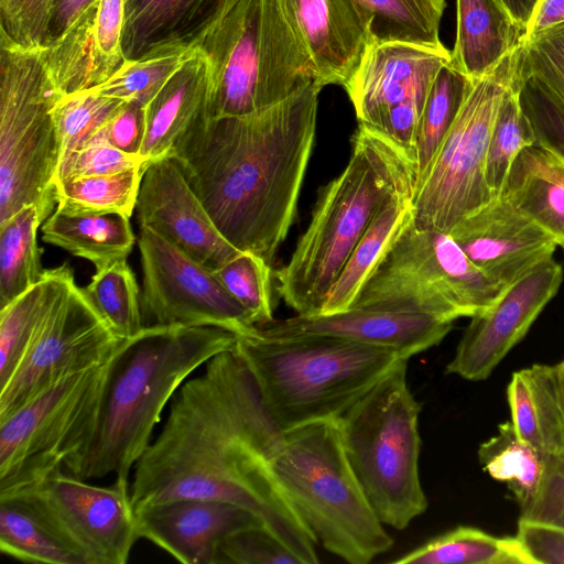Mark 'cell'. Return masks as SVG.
I'll use <instances>...</instances> for the list:
<instances>
[{
	"mask_svg": "<svg viewBox=\"0 0 564 564\" xmlns=\"http://www.w3.org/2000/svg\"><path fill=\"white\" fill-rule=\"evenodd\" d=\"M95 0H54L44 46L59 37Z\"/></svg>",
	"mask_w": 564,
	"mask_h": 564,
	"instance_id": "52",
	"label": "cell"
},
{
	"mask_svg": "<svg viewBox=\"0 0 564 564\" xmlns=\"http://www.w3.org/2000/svg\"><path fill=\"white\" fill-rule=\"evenodd\" d=\"M520 519L564 529V454L546 455L538 492Z\"/></svg>",
	"mask_w": 564,
	"mask_h": 564,
	"instance_id": "48",
	"label": "cell"
},
{
	"mask_svg": "<svg viewBox=\"0 0 564 564\" xmlns=\"http://www.w3.org/2000/svg\"><path fill=\"white\" fill-rule=\"evenodd\" d=\"M239 336L214 326H149L109 360L91 434L65 468L84 479L129 476L152 442L167 402L200 366L234 349Z\"/></svg>",
	"mask_w": 564,
	"mask_h": 564,
	"instance_id": "3",
	"label": "cell"
},
{
	"mask_svg": "<svg viewBox=\"0 0 564 564\" xmlns=\"http://www.w3.org/2000/svg\"><path fill=\"white\" fill-rule=\"evenodd\" d=\"M138 166L143 167L140 155L112 147L101 129L85 147L73 152L58 165L55 185L73 177L112 174Z\"/></svg>",
	"mask_w": 564,
	"mask_h": 564,
	"instance_id": "47",
	"label": "cell"
},
{
	"mask_svg": "<svg viewBox=\"0 0 564 564\" xmlns=\"http://www.w3.org/2000/svg\"><path fill=\"white\" fill-rule=\"evenodd\" d=\"M519 80L522 90L564 115V22L522 40Z\"/></svg>",
	"mask_w": 564,
	"mask_h": 564,
	"instance_id": "42",
	"label": "cell"
},
{
	"mask_svg": "<svg viewBox=\"0 0 564 564\" xmlns=\"http://www.w3.org/2000/svg\"><path fill=\"white\" fill-rule=\"evenodd\" d=\"M503 195L564 243V183L536 145L523 150L511 169Z\"/></svg>",
	"mask_w": 564,
	"mask_h": 564,
	"instance_id": "29",
	"label": "cell"
},
{
	"mask_svg": "<svg viewBox=\"0 0 564 564\" xmlns=\"http://www.w3.org/2000/svg\"><path fill=\"white\" fill-rule=\"evenodd\" d=\"M257 332V330H256ZM236 350L283 432L338 420L403 358L376 346L330 336H240Z\"/></svg>",
	"mask_w": 564,
	"mask_h": 564,
	"instance_id": "6",
	"label": "cell"
},
{
	"mask_svg": "<svg viewBox=\"0 0 564 564\" xmlns=\"http://www.w3.org/2000/svg\"><path fill=\"white\" fill-rule=\"evenodd\" d=\"M370 23L373 43L443 45L440 24L445 0H354Z\"/></svg>",
	"mask_w": 564,
	"mask_h": 564,
	"instance_id": "36",
	"label": "cell"
},
{
	"mask_svg": "<svg viewBox=\"0 0 564 564\" xmlns=\"http://www.w3.org/2000/svg\"><path fill=\"white\" fill-rule=\"evenodd\" d=\"M0 550L29 563L84 564L80 555L18 497H0Z\"/></svg>",
	"mask_w": 564,
	"mask_h": 564,
	"instance_id": "32",
	"label": "cell"
},
{
	"mask_svg": "<svg viewBox=\"0 0 564 564\" xmlns=\"http://www.w3.org/2000/svg\"><path fill=\"white\" fill-rule=\"evenodd\" d=\"M452 327V322L416 313L349 307L327 315L296 314L285 319H273L257 326L256 334L264 338L304 335L337 337L386 348L409 360L438 345Z\"/></svg>",
	"mask_w": 564,
	"mask_h": 564,
	"instance_id": "21",
	"label": "cell"
},
{
	"mask_svg": "<svg viewBox=\"0 0 564 564\" xmlns=\"http://www.w3.org/2000/svg\"><path fill=\"white\" fill-rule=\"evenodd\" d=\"M322 89L314 82L246 116L210 119L203 112L167 155L221 235L270 265L296 214Z\"/></svg>",
	"mask_w": 564,
	"mask_h": 564,
	"instance_id": "2",
	"label": "cell"
},
{
	"mask_svg": "<svg viewBox=\"0 0 564 564\" xmlns=\"http://www.w3.org/2000/svg\"><path fill=\"white\" fill-rule=\"evenodd\" d=\"M395 564H533L517 536H494L458 527L403 556Z\"/></svg>",
	"mask_w": 564,
	"mask_h": 564,
	"instance_id": "31",
	"label": "cell"
},
{
	"mask_svg": "<svg viewBox=\"0 0 564 564\" xmlns=\"http://www.w3.org/2000/svg\"><path fill=\"white\" fill-rule=\"evenodd\" d=\"M507 288L481 272L449 234L417 229L411 212L350 307L453 323L488 310Z\"/></svg>",
	"mask_w": 564,
	"mask_h": 564,
	"instance_id": "9",
	"label": "cell"
},
{
	"mask_svg": "<svg viewBox=\"0 0 564 564\" xmlns=\"http://www.w3.org/2000/svg\"><path fill=\"white\" fill-rule=\"evenodd\" d=\"M518 435L545 455L564 454V404L556 366L533 365L513 372L507 388Z\"/></svg>",
	"mask_w": 564,
	"mask_h": 564,
	"instance_id": "26",
	"label": "cell"
},
{
	"mask_svg": "<svg viewBox=\"0 0 564 564\" xmlns=\"http://www.w3.org/2000/svg\"><path fill=\"white\" fill-rule=\"evenodd\" d=\"M109 360L56 381L0 420V494L64 469L83 449L97 417Z\"/></svg>",
	"mask_w": 564,
	"mask_h": 564,
	"instance_id": "12",
	"label": "cell"
},
{
	"mask_svg": "<svg viewBox=\"0 0 564 564\" xmlns=\"http://www.w3.org/2000/svg\"><path fill=\"white\" fill-rule=\"evenodd\" d=\"M54 0H0V33L26 50L43 48Z\"/></svg>",
	"mask_w": 564,
	"mask_h": 564,
	"instance_id": "46",
	"label": "cell"
},
{
	"mask_svg": "<svg viewBox=\"0 0 564 564\" xmlns=\"http://www.w3.org/2000/svg\"><path fill=\"white\" fill-rule=\"evenodd\" d=\"M83 289L119 338L133 337L143 329L141 294L127 259L97 269Z\"/></svg>",
	"mask_w": 564,
	"mask_h": 564,
	"instance_id": "39",
	"label": "cell"
},
{
	"mask_svg": "<svg viewBox=\"0 0 564 564\" xmlns=\"http://www.w3.org/2000/svg\"><path fill=\"white\" fill-rule=\"evenodd\" d=\"M520 55L521 44L474 80L415 187L411 212L417 229L449 234L459 221L495 199L486 182L488 148L503 98L519 80Z\"/></svg>",
	"mask_w": 564,
	"mask_h": 564,
	"instance_id": "11",
	"label": "cell"
},
{
	"mask_svg": "<svg viewBox=\"0 0 564 564\" xmlns=\"http://www.w3.org/2000/svg\"><path fill=\"white\" fill-rule=\"evenodd\" d=\"M477 456L489 476L507 484L520 510L531 502L544 474L546 455L523 441L511 421L498 425L497 434L480 444Z\"/></svg>",
	"mask_w": 564,
	"mask_h": 564,
	"instance_id": "35",
	"label": "cell"
},
{
	"mask_svg": "<svg viewBox=\"0 0 564 564\" xmlns=\"http://www.w3.org/2000/svg\"><path fill=\"white\" fill-rule=\"evenodd\" d=\"M473 84L474 80L455 69L451 62L436 74L417 126L415 140L416 185L427 172Z\"/></svg>",
	"mask_w": 564,
	"mask_h": 564,
	"instance_id": "38",
	"label": "cell"
},
{
	"mask_svg": "<svg viewBox=\"0 0 564 564\" xmlns=\"http://www.w3.org/2000/svg\"><path fill=\"white\" fill-rule=\"evenodd\" d=\"M127 0H95L42 50L48 80L62 97L106 82L124 63Z\"/></svg>",
	"mask_w": 564,
	"mask_h": 564,
	"instance_id": "20",
	"label": "cell"
},
{
	"mask_svg": "<svg viewBox=\"0 0 564 564\" xmlns=\"http://www.w3.org/2000/svg\"><path fill=\"white\" fill-rule=\"evenodd\" d=\"M272 468L300 518L327 552L350 564H367L393 545L350 467L338 420L283 433Z\"/></svg>",
	"mask_w": 564,
	"mask_h": 564,
	"instance_id": "7",
	"label": "cell"
},
{
	"mask_svg": "<svg viewBox=\"0 0 564 564\" xmlns=\"http://www.w3.org/2000/svg\"><path fill=\"white\" fill-rule=\"evenodd\" d=\"M142 166L105 175L68 178L55 185V210L66 214H121L131 217L140 192Z\"/></svg>",
	"mask_w": 564,
	"mask_h": 564,
	"instance_id": "37",
	"label": "cell"
},
{
	"mask_svg": "<svg viewBox=\"0 0 564 564\" xmlns=\"http://www.w3.org/2000/svg\"><path fill=\"white\" fill-rule=\"evenodd\" d=\"M563 278L561 264L551 258L511 283L492 306L471 317L446 372L487 379L556 295Z\"/></svg>",
	"mask_w": 564,
	"mask_h": 564,
	"instance_id": "16",
	"label": "cell"
},
{
	"mask_svg": "<svg viewBox=\"0 0 564 564\" xmlns=\"http://www.w3.org/2000/svg\"><path fill=\"white\" fill-rule=\"evenodd\" d=\"M135 212L140 227L151 229L212 271L242 252L218 230L171 156L155 160L144 170Z\"/></svg>",
	"mask_w": 564,
	"mask_h": 564,
	"instance_id": "17",
	"label": "cell"
},
{
	"mask_svg": "<svg viewBox=\"0 0 564 564\" xmlns=\"http://www.w3.org/2000/svg\"><path fill=\"white\" fill-rule=\"evenodd\" d=\"M192 53V46L177 45L126 59L106 82L88 89L144 107Z\"/></svg>",
	"mask_w": 564,
	"mask_h": 564,
	"instance_id": "40",
	"label": "cell"
},
{
	"mask_svg": "<svg viewBox=\"0 0 564 564\" xmlns=\"http://www.w3.org/2000/svg\"><path fill=\"white\" fill-rule=\"evenodd\" d=\"M214 564H302L264 525L228 535L218 546Z\"/></svg>",
	"mask_w": 564,
	"mask_h": 564,
	"instance_id": "45",
	"label": "cell"
},
{
	"mask_svg": "<svg viewBox=\"0 0 564 564\" xmlns=\"http://www.w3.org/2000/svg\"><path fill=\"white\" fill-rule=\"evenodd\" d=\"M282 438L243 358L236 347L223 351L173 397L163 427L133 468L132 506L175 499L236 503L302 564H316L317 542L272 468Z\"/></svg>",
	"mask_w": 564,
	"mask_h": 564,
	"instance_id": "1",
	"label": "cell"
},
{
	"mask_svg": "<svg viewBox=\"0 0 564 564\" xmlns=\"http://www.w3.org/2000/svg\"><path fill=\"white\" fill-rule=\"evenodd\" d=\"M43 241L59 247L100 269L127 259L135 237L121 214H66L54 210L42 224Z\"/></svg>",
	"mask_w": 564,
	"mask_h": 564,
	"instance_id": "28",
	"label": "cell"
},
{
	"mask_svg": "<svg viewBox=\"0 0 564 564\" xmlns=\"http://www.w3.org/2000/svg\"><path fill=\"white\" fill-rule=\"evenodd\" d=\"M543 151V150H542ZM544 152V151H543ZM549 160L552 162V164L557 169L561 180L564 183V160L560 159L556 155L550 154L547 152H544Z\"/></svg>",
	"mask_w": 564,
	"mask_h": 564,
	"instance_id": "55",
	"label": "cell"
},
{
	"mask_svg": "<svg viewBox=\"0 0 564 564\" xmlns=\"http://www.w3.org/2000/svg\"><path fill=\"white\" fill-rule=\"evenodd\" d=\"M42 50L23 48L1 34L0 223L28 205L37 207L44 223L56 208L59 142L52 108L59 96Z\"/></svg>",
	"mask_w": 564,
	"mask_h": 564,
	"instance_id": "10",
	"label": "cell"
},
{
	"mask_svg": "<svg viewBox=\"0 0 564 564\" xmlns=\"http://www.w3.org/2000/svg\"><path fill=\"white\" fill-rule=\"evenodd\" d=\"M189 46L206 59L210 119L264 110L316 82L280 0H223Z\"/></svg>",
	"mask_w": 564,
	"mask_h": 564,
	"instance_id": "5",
	"label": "cell"
},
{
	"mask_svg": "<svg viewBox=\"0 0 564 564\" xmlns=\"http://www.w3.org/2000/svg\"><path fill=\"white\" fill-rule=\"evenodd\" d=\"M564 250V243L560 246Z\"/></svg>",
	"mask_w": 564,
	"mask_h": 564,
	"instance_id": "57",
	"label": "cell"
},
{
	"mask_svg": "<svg viewBox=\"0 0 564 564\" xmlns=\"http://www.w3.org/2000/svg\"><path fill=\"white\" fill-rule=\"evenodd\" d=\"M408 361L400 359L338 419L356 478L380 521L395 530L427 508L419 471L421 405L408 384Z\"/></svg>",
	"mask_w": 564,
	"mask_h": 564,
	"instance_id": "8",
	"label": "cell"
},
{
	"mask_svg": "<svg viewBox=\"0 0 564 564\" xmlns=\"http://www.w3.org/2000/svg\"><path fill=\"white\" fill-rule=\"evenodd\" d=\"M223 0H127L124 59L177 45L189 46Z\"/></svg>",
	"mask_w": 564,
	"mask_h": 564,
	"instance_id": "27",
	"label": "cell"
},
{
	"mask_svg": "<svg viewBox=\"0 0 564 564\" xmlns=\"http://www.w3.org/2000/svg\"><path fill=\"white\" fill-rule=\"evenodd\" d=\"M534 144V128L523 108L518 80L503 98L488 148L486 182L495 198L503 194L519 154Z\"/></svg>",
	"mask_w": 564,
	"mask_h": 564,
	"instance_id": "41",
	"label": "cell"
},
{
	"mask_svg": "<svg viewBox=\"0 0 564 564\" xmlns=\"http://www.w3.org/2000/svg\"><path fill=\"white\" fill-rule=\"evenodd\" d=\"M556 372H557V381H558V388L561 398L564 404V359L556 365Z\"/></svg>",
	"mask_w": 564,
	"mask_h": 564,
	"instance_id": "56",
	"label": "cell"
},
{
	"mask_svg": "<svg viewBox=\"0 0 564 564\" xmlns=\"http://www.w3.org/2000/svg\"><path fill=\"white\" fill-rule=\"evenodd\" d=\"M0 497L26 501L84 564H124L139 539L129 482L96 486L58 469Z\"/></svg>",
	"mask_w": 564,
	"mask_h": 564,
	"instance_id": "14",
	"label": "cell"
},
{
	"mask_svg": "<svg viewBox=\"0 0 564 564\" xmlns=\"http://www.w3.org/2000/svg\"><path fill=\"white\" fill-rule=\"evenodd\" d=\"M134 511L139 538L185 564H214L218 546L228 535L264 525L249 510L213 499H175Z\"/></svg>",
	"mask_w": 564,
	"mask_h": 564,
	"instance_id": "22",
	"label": "cell"
},
{
	"mask_svg": "<svg viewBox=\"0 0 564 564\" xmlns=\"http://www.w3.org/2000/svg\"><path fill=\"white\" fill-rule=\"evenodd\" d=\"M143 326H214L240 336L257 330L215 273L149 228L140 227Z\"/></svg>",
	"mask_w": 564,
	"mask_h": 564,
	"instance_id": "15",
	"label": "cell"
},
{
	"mask_svg": "<svg viewBox=\"0 0 564 564\" xmlns=\"http://www.w3.org/2000/svg\"><path fill=\"white\" fill-rule=\"evenodd\" d=\"M207 89L206 59L193 47L192 55L144 106L143 172L151 162L167 156L178 138L205 112Z\"/></svg>",
	"mask_w": 564,
	"mask_h": 564,
	"instance_id": "24",
	"label": "cell"
},
{
	"mask_svg": "<svg viewBox=\"0 0 564 564\" xmlns=\"http://www.w3.org/2000/svg\"><path fill=\"white\" fill-rule=\"evenodd\" d=\"M123 339L68 273L39 322L19 367L0 388V420L56 381L107 362Z\"/></svg>",
	"mask_w": 564,
	"mask_h": 564,
	"instance_id": "13",
	"label": "cell"
},
{
	"mask_svg": "<svg viewBox=\"0 0 564 564\" xmlns=\"http://www.w3.org/2000/svg\"><path fill=\"white\" fill-rule=\"evenodd\" d=\"M126 104L90 89L59 97L52 108L59 142V164L85 147Z\"/></svg>",
	"mask_w": 564,
	"mask_h": 564,
	"instance_id": "43",
	"label": "cell"
},
{
	"mask_svg": "<svg viewBox=\"0 0 564 564\" xmlns=\"http://www.w3.org/2000/svg\"><path fill=\"white\" fill-rule=\"evenodd\" d=\"M456 4L451 64L476 80L521 44L524 30L501 0H456Z\"/></svg>",
	"mask_w": 564,
	"mask_h": 564,
	"instance_id": "25",
	"label": "cell"
},
{
	"mask_svg": "<svg viewBox=\"0 0 564 564\" xmlns=\"http://www.w3.org/2000/svg\"><path fill=\"white\" fill-rule=\"evenodd\" d=\"M518 24L524 30L538 0H501Z\"/></svg>",
	"mask_w": 564,
	"mask_h": 564,
	"instance_id": "54",
	"label": "cell"
},
{
	"mask_svg": "<svg viewBox=\"0 0 564 564\" xmlns=\"http://www.w3.org/2000/svg\"><path fill=\"white\" fill-rule=\"evenodd\" d=\"M564 22V0H538L523 40L531 39Z\"/></svg>",
	"mask_w": 564,
	"mask_h": 564,
	"instance_id": "53",
	"label": "cell"
},
{
	"mask_svg": "<svg viewBox=\"0 0 564 564\" xmlns=\"http://www.w3.org/2000/svg\"><path fill=\"white\" fill-rule=\"evenodd\" d=\"M451 62V51L406 42H376L344 88L359 124L372 128L392 109H423L438 70Z\"/></svg>",
	"mask_w": 564,
	"mask_h": 564,
	"instance_id": "18",
	"label": "cell"
},
{
	"mask_svg": "<svg viewBox=\"0 0 564 564\" xmlns=\"http://www.w3.org/2000/svg\"><path fill=\"white\" fill-rule=\"evenodd\" d=\"M516 536L533 564H564V529L519 519Z\"/></svg>",
	"mask_w": 564,
	"mask_h": 564,
	"instance_id": "50",
	"label": "cell"
},
{
	"mask_svg": "<svg viewBox=\"0 0 564 564\" xmlns=\"http://www.w3.org/2000/svg\"><path fill=\"white\" fill-rule=\"evenodd\" d=\"M35 205H28L0 223V308L39 283L44 274L37 229L42 226Z\"/></svg>",
	"mask_w": 564,
	"mask_h": 564,
	"instance_id": "34",
	"label": "cell"
},
{
	"mask_svg": "<svg viewBox=\"0 0 564 564\" xmlns=\"http://www.w3.org/2000/svg\"><path fill=\"white\" fill-rule=\"evenodd\" d=\"M213 272L247 311L254 325L273 321L272 272L269 263L253 253L241 252Z\"/></svg>",
	"mask_w": 564,
	"mask_h": 564,
	"instance_id": "44",
	"label": "cell"
},
{
	"mask_svg": "<svg viewBox=\"0 0 564 564\" xmlns=\"http://www.w3.org/2000/svg\"><path fill=\"white\" fill-rule=\"evenodd\" d=\"M521 101L534 128V145L564 160V115L522 89Z\"/></svg>",
	"mask_w": 564,
	"mask_h": 564,
	"instance_id": "49",
	"label": "cell"
},
{
	"mask_svg": "<svg viewBox=\"0 0 564 564\" xmlns=\"http://www.w3.org/2000/svg\"><path fill=\"white\" fill-rule=\"evenodd\" d=\"M144 107L127 102L102 128L106 140L116 149L140 155L144 138Z\"/></svg>",
	"mask_w": 564,
	"mask_h": 564,
	"instance_id": "51",
	"label": "cell"
},
{
	"mask_svg": "<svg viewBox=\"0 0 564 564\" xmlns=\"http://www.w3.org/2000/svg\"><path fill=\"white\" fill-rule=\"evenodd\" d=\"M415 186V161L359 124L346 167L321 191L306 230L276 273L278 291L286 305L297 315H318L377 215L399 197H413Z\"/></svg>",
	"mask_w": 564,
	"mask_h": 564,
	"instance_id": "4",
	"label": "cell"
},
{
	"mask_svg": "<svg viewBox=\"0 0 564 564\" xmlns=\"http://www.w3.org/2000/svg\"><path fill=\"white\" fill-rule=\"evenodd\" d=\"M451 237L487 276L509 286L553 258L557 239L503 194L459 221Z\"/></svg>",
	"mask_w": 564,
	"mask_h": 564,
	"instance_id": "19",
	"label": "cell"
},
{
	"mask_svg": "<svg viewBox=\"0 0 564 564\" xmlns=\"http://www.w3.org/2000/svg\"><path fill=\"white\" fill-rule=\"evenodd\" d=\"M321 86L346 87L373 43L354 0H280Z\"/></svg>",
	"mask_w": 564,
	"mask_h": 564,
	"instance_id": "23",
	"label": "cell"
},
{
	"mask_svg": "<svg viewBox=\"0 0 564 564\" xmlns=\"http://www.w3.org/2000/svg\"><path fill=\"white\" fill-rule=\"evenodd\" d=\"M412 198L399 197L377 215L328 291L318 315L339 313L350 307L390 241L411 216Z\"/></svg>",
	"mask_w": 564,
	"mask_h": 564,
	"instance_id": "30",
	"label": "cell"
},
{
	"mask_svg": "<svg viewBox=\"0 0 564 564\" xmlns=\"http://www.w3.org/2000/svg\"><path fill=\"white\" fill-rule=\"evenodd\" d=\"M70 271L68 263L45 270L39 283L0 308V388L19 367L39 322Z\"/></svg>",
	"mask_w": 564,
	"mask_h": 564,
	"instance_id": "33",
	"label": "cell"
}]
</instances>
